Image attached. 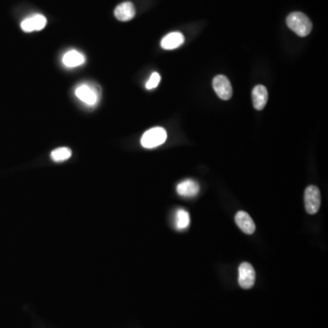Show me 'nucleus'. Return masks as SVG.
I'll return each instance as SVG.
<instances>
[{"instance_id": "nucleus-13", "label": "nucleus", "mask_w": 328, "mask_h": 328, "mask_svg": "<svg viewBox=\"0 0 328 328\" xmlns=\"http://www.w3.org/2000/svg\"><path fill=\"white\" fill-rule=\"evenodd\" d=\"M62 63L68 68H76L85 63V56L78 50H69L62 58Z\"/></svg>"}, {"instance_id": "nucleus-1", "label": "nucleus", "mask_w": 328, "mask_h": 328, "mask_svg": "<svg viewBox=\"0 0 328 328\" xmlns=\"http://www.w3.org/2000/svg\"><path fill=\"white\" fill-rule=\"evenodd\" d=\"M286 24L299 37H306L312 30V22L301 12H293L286 19Z\"/></svg>"}, {"instance_id": "nucleus-16", "label": "nucleus", "mask_w": 328, "mask_h": 328, "mask_svg": "<svg viewBox=\"0 0 328 328\" xmlns=\"http://www.w3.org/2000/svg\"><path fill=\"white\" fill-rule=\"evenodd\" d=\"M160 81H161L160 74L153 72L152 76L149 78L147 83H146V88L147 89H152V88H156L157 86L160 83Z\"/></svg>"}, {"instance_id": "nucleus-12", "label": "nucleus", "mask_w": 328, "mask_h": 328, "mask_svg": "<svg viewBox=\"0 0 328 328\" xmlns=\"http://www.w3.org/2000/svg\"><path fill=\"white\" fill-rule=\"evenodd\" d=\"M184 42V37L180 32H172L170 34L166 35L161 41V47L162 49L166 50H172L175 49Z\"/></svg>"}, {"instance_id": "nucleus-7", "label": "nucleus", "mask_w": 328, "mask_h": 328, "mask_svg": "<svg viewBox=\"0 0 328 328\" xmlns=\"http://www.w3.org/2000/svg\"><path fill=\"white\" fill-rule=\"evenodd\" d=\"M47 25V19L44 16L37 14L32 16L30 18H27L26 20L21 22V29L25 32L30 33L33 31H39L44 29Z\"/></svg>"}, {"instance_id": "nucleus-3", "label": "nucleus", "mask_w": 328, "mask_h": 328, "mask_svg": "<svg viewBox=\"0 0 328 328\" xmlns=\"http://www.w3.org/2000/svg\"><path fill=\"white\" fill-rule=\"evenodd\" d=\"M76 97L89 107H93L98 102L100 92L92 84H81L75 89Z\"/></svg>"}, {"instance_id": "nucleus-8", "label": "nucleus", "mask_w": 328, "mask_h": 328, "mask_svg": "<svg viewBox=\"0 0 328 328\" xmlns=\"http://www.w3.org/2000/svg\"><path fill=\"white\" fill-rule=\"evenodd\" d=\"M235 223L246 235H253L255 233V222L246 211H238L235 215Z\"/></svg>"}, {"instance_id": "nucleus-5", "label": "nucleus", "mask_w": 328, "mask_h": 328, "mask_svg": "<svg viewBox=\"0 0 328 328\" xmlns=\"http://www.w3.org/2000/svg\"><path fill=\"white\" fill-rule=\"evenodd\" d=\"M212 87L216 94L218 95V97L222 99L228 100L232 98L233 88L230 80L226 76L224 75L216 76L212 81Z\"/></svg>"}, {"instance_id": "nucleus-4", "label": "nucleus", "mask_w": 328, "mask_h": 328, "mask_svg": "<svg viewBox=\"0 0 328 328\" xmlns=\"http://www.w3.org/2000/svg\"><path fill=\"white\" fill-rule=\"evenodd\" d=\"M304 205L309 214H315L321 205V193L318 188L310 185L304 191Z\"/></svg>"}, {"instance_id": "nucleus-6", "label": "nucleus", "mask_w": 328, "mask_h": 328, "mask_svg": "<svg viewBox=\"0 0 328 328\" xmlns=\"http://www.w3.org/2000/svg\"><path fill=\"white\" fill-rule=\"evenodd\" d=\"M255 271L249 263H243L239 267V284L244 289H250L255 283Z\"/></svg>"}, {"instance_id": "nucleus-10", "label": "nucleus", "mask_w": 328, "mask_h": 328, "mask_svg": "<svg viewBox=\"0 0 328 328\" xmlns=\"http://www.w3.org/2000/svg\"><path fill=\"white\" fill-rule=\"evenodd\" d=\"M135 8L132 2H124L118 6L114 11V15L120 21H130L135 17Z\"/></svg>"}, {"instance_id": "nucleus-9", "label": "nucleus", "mask_w": 328, "mask_h": 328, "mask_svg": "<svg viewBox=\"0 0 328 328\" xmlns=\"http://www.w3.org/2000/svg\"><path fill=\"white\" fill-rule=\"evenodd\" d=\"M252 97H253V103H254V107L255 110L262 111L263 108H265L267 100H268L267 88L263 85L255 86L253 89V92H252Z\"/></svg>"}, {"instance_id": "nucleus-15", "label": "nucleus", "mask_w": 328, "mask_h": 328, "mask_svg": "<svg viewBox=\"0 0 328 328\" xmlns=\"http://www.w3.org/2000/svg\"><path fill=\"white\" fill-rule=\"evenodd\" d=\"M71 154H72V152L69 148H58L51 152V159L54 162H64V161L69 160V158L71 157Z\"/></svg>"}, {"instance_id": "nucleus-14", "label": "nucleus", "mask_w": 328, "mask_h": 328, "mask_svg": "<svg viewBox=\"0 0 328 328\" xmlns=\"http://www.w3.org/2000/svg\"><path fill=\"white\" fill-rule=\"evenodd\" d=\"M174 225L177 230L183 231L188 228L190 225V215L188 211L183 209H179L175 213Z\"/></svg>"}, {"instance_id": "nucleus-11", "label": "nucleus", "mask_w": 328, "mask_h": 328, "mask_svg": "<svg viewBox=\"0 0 328 328\" xmlns=\"http://www.w3.org/2000/svg\"><path fill=\"white\" fill-rule=\"evenodd\" d=\"M200 191L198 182L193 180H185L177 185V192L182 197H194Z\"/></svg>"}, {"instance_id": "nucleus-2", "label": "nucleus", "mask_w": 328, "mask_h": 328, "mask_svg": "<svg viewBox=\"0 0 328 328\" xmlns=\"http://www.w3.org/2000/svg\"><path fill=\"white\" fill-rule=\"evenodd\" d=\"M166 131L162 127L152 128L142 135L141 143L146 149L159 147L166 142Z\"/></svg>"}]
</instances>
